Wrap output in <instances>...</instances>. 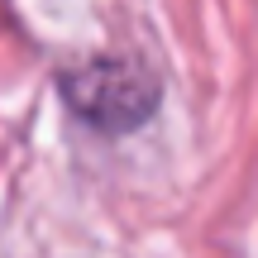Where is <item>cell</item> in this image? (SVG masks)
Here are the masks:
<instances>
[{
    "instance_id": "obj_1",
    "label": "cell",
    "mask_w": 258,
    "mask_h": 258,
    "mask_svg": "<svg viewBox=\"0 0 258 258\" xmlns=\"http://www.w3.org/2000/svg\"><path fill=\"white\" fill-rule=\"evenodd\" d=\"M62 96L82 124L101 134H129L153 115L158 82L134 57H96L62 77Z\"/></svg>"
}]
</instances>
